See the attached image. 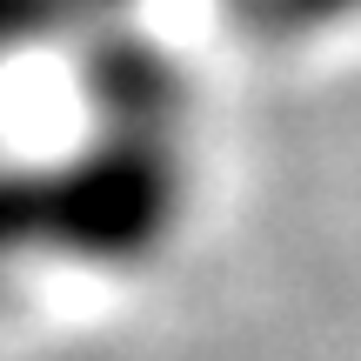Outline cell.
<instances>
[{"label":"cell","instance_id":"obj_2","mask_svg":"<svg viewBox=\"0 0 361 361\" xmlns=\"http://www.w3.org/2000/svg\"><path fill=\"white\" fill-rule=\"evenodd\" d=\"M80 0H0V54H20L34 47V40L61 34V27L80 20Z\"/></svg>","mask_w":361,"mask_h":361},{"label":"cell","instance_id":"obj_3","mask_svg":"<svg viewBox=\"0 0 361 361\" xmlns=\"http://www.w3.org/2000/svg\"><path fill=\"white\" fill-rule=\"evenodd\" d=\"M80 7H114V0H80Z\"/></svg>","mask_w":361,"mask_h":361},{"label":"cell","instance_id":"obj_1","mask_svg":"<svg viewBox=\"0 0 361 361\" xmlns=\"http://www.w3.org/2000/svg\"><path fill=\"white\" fill-rule=\"evenodd\" d=\"M228 7L261 40H295V34H322V27L361 20V0H228Z\"/></svg>","mask_w":361,"mask_h":361}]
</instances>
